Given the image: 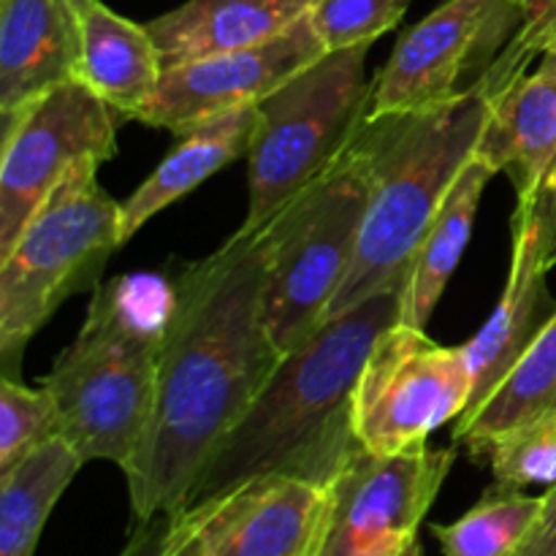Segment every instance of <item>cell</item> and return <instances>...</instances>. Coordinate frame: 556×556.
<instances>
[{
  "label": "cell",
  "mask_w": 556,
  "mask_h": 556,
  "mask_svg": "<svg viewBox=\"0 0 556 556\" xmlns=\"http://www.w3.org/2000/svg\"><path fill=\"white\" fill-rule=\"evenodd\" d=\"M264 296V226H239L174 280L150 421L123 467L136 521L185 508L212 451L280 367Z\"/></svg>",
  "instance_id": "6da1fadb"
},
{
  "label": "cell",
  "mask_w": 556,
  "mask_h": 556,
  "mask_svg": "<svg viewBox=\"0 0 556 556\" xmlns=\"http://www.w3.org/2000/svg\"><path fill=\"white\" fill-rule=\"evenodd\" d=\"M402 293L405 286L356 304L286 353L248 413L212 451L185 508L264 476L329 486L362 448L353 434V391L378 337L400 324Z\"/></svg>",
  "instance_id": "7a4b0ae2"
},
{
  "label": "cell",
  "mask_w": 556,
  "mask_h": 556,
  "mask_svg": "<svg viewBox=\"0 0 556 556\" xmlns=\"http://www.w3.org/2000/svg\"><path fill=\"white\" fill-rule=\"evenodd\" d=\"M486 98L470 90L424 112L367 117L356 134L369 172L362 237L326 320L405 286L407 269L465 163L476 152Z\"/></svg>",
  "instance_id": "3957f363"
},
{
  "label": "cell",
  "mask_w": 556,
  "mask_h": 556,
  "mask_svg": "<svg viewBox=\"0 0 556 556\" xmlns=\"http://www.w3.org/2000/svg\"><path fill=\"white\" fill-rule=\"evenodd\" d=\"M172 296L174 282L161 275L98 282L74 345L41 380L58 407L60 438L85 462L106 459L123 470L139 448Z\"/></svg>",
  "instance_id": "277c9868"
},
{
  "label": "cell",
  "mask_w": 556,
  "mask_h": 556,
  "mask_svg": "<svg viewBox=\"0 0 556 556\" xmlns=\"http://www.w3.org/2000/svg\"><path fill=\"white\" fill-rule=\"evenodd\" d=\"M369 172L356 139L264 223V315L280 353H291L326 324L362 237Z\"/></svg>",
  "instance_id": "5b68a950"
},
{
  "label": "cell",
  "mask_w": 556,
  "mask_h": 556,
  "mask_svg": "<svg viewBox=\"0 0 556 556\" xmlns=\"http://www.w3.org/2000/svg\"><path fill=\"white\" fill-rule=\"evenodd\" d=\"M367 49L369 43L326 52L255 106L244 228L264 226L356 139L372 101Z\"/></svg>",
  "instance_id": "8992f818"
},
{
  "label": "cell",
  "mask_w": 556,
  "mask_h": 556,
  "mask_svg": "<svg viewBox=\"0 0 556 556\" xmlns=\"http://www.w3.org/2000/svg\"><path fill=\"white\" fill-rule=\"evenodd\" d=\"M119 242V204L96 172L65 179L0 258V364L20 375L27 342L74 293L98 286Z\"/></svg>",
  "instance_id": "52a82bcc"
},
{
  "label": "cell",
  "mask_w": 556,
  "mask_h": 556,
  "mask_svg": "<svg viewBox=\"0 0 556 556\" xmlns=\"http://www.w3.org/2000/svg\"><path fill=\"white\" fill-rule=\"evenodd\" d=\"M117 152L114 112L79 79L54 87L3 119L0 258L9 255L49 195L79 172H98Z\"/></svg>",
  "instance_id": "ba28073f"
},
{
  "label": "cell",
  "mask_w": 556,
  "mask_h": 556,
  "mask_svg": "<svg viewBox=\"0 0 556 556\" xmlns=\"http://www.w3.org/2000/svg\"><path fill=\"white\" fill-rule=\"evenodd\" d=\"M472 396L467 351L429 340L424 329L394 324L378 337L353 391V434L372 454L427 445L456 421Z\"/></svg>",
  "instance_id": "9c48e42d"
},
{
  "label": "cell",
  "mask_w": 556,
  "mask_h": 556,
  "mask_svg": "<svg viewBox=\"0 0 556 556\" xmlns=\"http://www.w3.org/2000/svg\"><path fill=\"white\" fill-rule=\"evenodd\" d=\"M519 25V0H445L400 38L378 71L369 117L438 109L476 90Z\"/></svg>",
  "instance_id": "30bf717a"
},
{
  "label": "cell",
  "mask_w": 556,
  "mask_h": 556,
  "mask_svg": "<svg viewBox=\"0 0 556 556\" xmlns=\"http://www.w3.org/2000/svg\"><path fill=\"white\" fill-rule=\"evenodd\" d=\"M456 451L372 454L358 448L326 486L324 510L302 556H358L391 538L418 535L443 489Z\"/></svg>",
  "instance_id": "8fae6325"
},
{
  "label": "cell",
  "mask_w": 556,
  "mask_h": 556,
  "mask_svg": "<svg viewBox=\"0 0 556 556\" xmlns=\"http://www.w3.org/2000/svg\"><path fill=\"white\" fill-rule=\"evenodd\" d=\"M324 500L302 478H253L168 516L166 556H302Z\"/></svg>",
  "instance_id": "7c38bea8"
},
{
  "label": "cell",
  "mask_w": 556,
  "mask_h": 556,
  "mask_svg": "<svg viewBox=\"0 0 556 556\" xmlns=\"http://www.w3.org/2000/svg\"><path fill=\"white\" fill-rule=\"evenodd\" d=\"M324 54V41L307 14L264 43L166 68L155 96L134 119L182 136L233 109L258 106Z\"/></svg>",
  "instance_id": "4fadbf2b"
},
{
  "label": "cell",
  "mask_w": 556,
  "mask_h": 556,
  "mask_svg": "<svg viewBox=\"0 0 556 556\" xmlns=\"http://www.w3.org/2000/svg\"><path fill=\"white\" fill-rule=\"evenodd\" d=\"M486 119L472 155L494 174H508L516 195L527 199L556 157V52L483 92Z\"/></svg>",
  "instance_id": "5bb4252c"
},
{
  "label": "cell",
  "mask_w": 556,
  "mask_h": 556,
  "mask_svg": "<svg viewBox=\"0 0 556 556\" xmlns=\"http://www.w3.org/2000/svg\"><path fill=\"white\" fill-rule=\"evenodd\" d=\"M81 22L68 0H0V114L79 76Z\"/></svg>",
  "instance_id": "9a60e30c"
},
{
  "label": "cell",
  "mask_w": 556,
  "mask_h": 556,
  "mask_svg": "<svg viewBox=\"0 0 556 556\" xmlns=\"http://www.w3.org/2000/svg\"><path fill=\"white\" fill-rule=\"evenodd\" d=\"M546 275L548 271L538 261L535 228L530 217L516 212L508 286L486 326L465 345L472 369V396L459 418L476 413L489 400V394L503 383L505 375L516 367V362L552 320L556 304L548 293Z\"/></svg>",
  "instance_id": "2e32d148"
},
{
  "label": "cell",
  "mask_w": 556,
  "mask_h": 556,
  "mask_svg": "<svg viewBox=\"0 0 556 556\" xmlns=\"http://www.w3.org/2000/svg\"><path fill=\"white\" fill-rule=\"evenodd\" d=\"M318 0H185L147 22L163 71L210 54L255 47L280 36Z\"/></svg>",
  "instance_id": "e0dca14e"
},
{
  "label": "cell",
  "mask_w": 556,
  "mask_h": 556,
  "mask_svg": "<svg viewBox=\"0 0 556 556\" xmlns=\"http://www.w3.org/2000/svg\"><path fill=\"white\" fill-rule=\"evenodd\" d=\"M255 123L258 109L242 106L179 136V144L163 157L161 166L119 204V242H128L157 212L188 195L228 163L248 155Z\"/></svg>",
  "instance_id": "ac0fdd59"
},
{
  "label": "cell",
  "mask_w": 556,
  "mask_h": 556,
  "mask_svg": "<svg viewBox=\"0 0 556 556\" xmlns=\"http://www.w3.org/2000/svg\"><path fill=\"white\" fill-rule=\"evenodd\" d=\"M163 63L147 25L125 20L98 0L81 16L79 76L114 114L134 119L161 85Z\"/></svg>",
  "instance_id": "d6986e66"
},
{
  "label": "cell",
  "mask_w": 556,
  "mask_h": 556,
  "mask_svg": "<svg viewBox=\"0 0 556 556\" xmlns=\"http://www.w3.org/2000/svg\"><path fill=\"white\" fill-rule=\"evenodd\" d=\"M492 177V168L481 157L472 155L459 172L456 182L451 185L448 195L429 223L427 233H424L421 244L410 261V269H407L400 324L413 326V329H427V320L432 318L434 307L443 299L445 286H448L462 255H465L483 190Z\"/></svg>",
  "instance_id": "ffe728a7"
},
{
  "label": "cell",
  "mask_w": 556,
  "mask_h": 556,
  "mask_svg": "<svg viewBox=\"0 0 556 556\" xmlns=\"http://www.w3.org/2000/svg\"><path fill=\"white\" fill-rule=\"evenodd\" d=\"M552 416H556V313L489 400L454 421V443L465 445L472 459H483L489 445L505 432Z\"/></svg>",
  "instance_id": "44dd1931"
},
{
  "label": "cell",
  "mask_w": 556,
  "mask_h": 556,
  "mask_svg": "<svg viewBox=\"0 0 556 556\" xmlns=\"http://www.w3.org/2000/svg\"><path fill=\"white\" fill-rule=\"evenodd\" d=\"M85 465L74 445L54 438L0 472V556H33L49 514Z\"/></svg>",
  "instance_id": "7402d4cb"
},
{
  "label": "cell",
  "mask_w": 556,
  "mask_h": 556,
  "mask_svg": "<svg viewBox=\"0 0 556 556\" xmlns=\"http://www.w3.org/2000/svg\"><path fill=\"white\" fill-rule=\"evenodd\" d=\"M543 497L489 486L476 508L451 525H434L443 556H514L541 514Z\"/></svg>",
  "instance_id": "603a6c76"
},
{
  "label": "cell",
  "mask_w": 556,
  "mask_h": 556,
  "mask_svg": "<svg viewBox=\"0 0 556 556\" xmlns=\"http://www.w3.org/2000/svg\"><path fill=\"white\" fill-rule=\"evenodd\" d=\"M54 438H60V418L52 394L43 386L0 380V472Z\"/></svg>",
  "instance_id": "cb8c5ba5"
},
{
  "label": "cell",
  "mask_w": 556,
  "mask_h": 556,
  "mask_svg": "<svg viewBox=\"0 0 556 556\" xmlns=\"http://www.w3.org/2000/svg\"><path fill=\"white\" fill-rule=\"evenodd\" d=\"M483 459L492 465L494 483L505 489L556 483V416L505 432L489 445Z\"/></svg>",
  "instance_id": "d4e9b609"
},
{
  "label": "cell",
  "mask_w": 556,
  "mask_h": 556,
  "mask_svg": "<svg viewBox=\"0 0 556 556\" xmlns=\"http://www.w3.org/2000/svg\"><path fill=\"white\" fill-rule=\"evenodd\" d=\"M413 0H318L309 11L326 52L378 41L396 27Z\"/></svg>",
  "instance_id": "484cf974"
},
{
  "label": "cell",
  "mask_w": 556,
  "mask_h": 556,
  "mask_svg": "<svg viewBox=\"0 0 556 556\" xmlns=\"http://www.w3.org/2000/svg\"><path fill=\"white\" fill-rule=\"evenodd\" d=\"M521 25L508 47L500 52L492 68L486 71L483 81L478 85L481 92L497 90L519 71L535 63L541 54L556 52V0H519Z\"/></svg>",
  "instance_id": "4316f807"
},
{
  "label": "cell",
  "mask_w": 556,
  "mask_h": 556,
  "mask_svg": "<svg viewBox=\"0 0 556 556\" xmlns=\"http://www.w3.org/2000/svg\"><path fill=\"white\" fill-rule=\"evenodd\" d=\"M516 212L530 217L532 228L538 237V261L543 269H554L556 266V157L538 182L535 193L519 199Z\"/></svg>",
  "instance_id": "83f0119b"
},
{
  "label": "cell",
  "mask_w": 556,
  "mask_h": 556,
  "mask_svg": "<svg viewBox=\"0 0 556 556\" xmlns=\"http://www.w3.org/2000/svg\"><path fill=\"white\" fill-rule=\"evenodd\" d=\"M514 556H556V483L543 494L541 514Z\"/></svg>",
  "instance_id": "f1b7e54d"
},
{
  "label": "cell",
  "mask_w": 556,
  "mask_h": 556,
  "mask_svg": "<svg viewBox=\"0 0 556 556\" xmlns=\"http://www.w3.org/2000/svg\"><path fill=\"white\" fill-rule=\"evenodd\" d=\"M166 530L168 516H155V519L136 521V530L130 532L119 556H166Z\"/></svg>",
  "instance_id": "f546056e"
},
{
  "label": "cell",
  "mask_w": 556,
  "mask_h": 556,
  "mask_svg": "<svg viewBox=\"0 0 556 556\" xmlns=\"http://www.w3.org/2000/svg\"><path fill=\"white\" fill-rule=\"evenodd\" d=\"M358 556H424L421 543H418V535L410 538H391V541L378 543L369 552L358 554Z\"/></svg>",
  "instance_id": "4dcf8cb0"
},
{
  "label": "cell",
  "mask_w": 556,
  "mask_h": 556,
  "mask_svg": "<svg viewBox=\"0 0 556 556\" xmlns=\"http://www.w3.org/2000/svg\"><path fill=\"white\" fill-rule=\"evenodd\" d=\"M68 3H71V9H74V14L79 16V22H81V16H85L87 11H90L92 5L98 3V0H68Z\"/></svg>",
  "instance_id": "1f68e13d"
}]
</instances>
